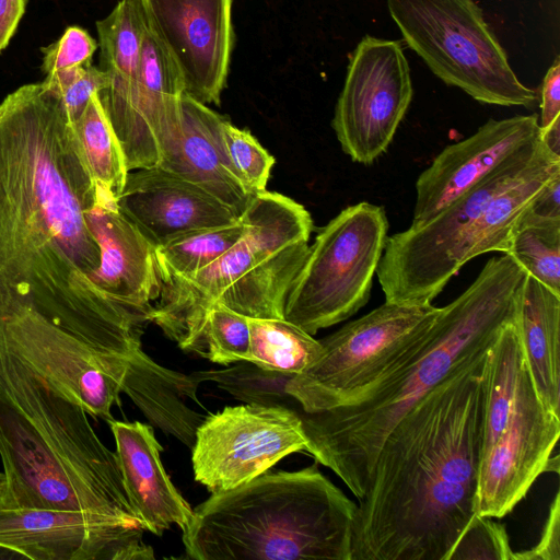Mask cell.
Returning a JSON list of instances; mask_svg holds the SVG:
<instances>
[{
  "label": "cell",
  "mask_w": 560,
  "mask_h": 560,
  "mask_svg": "<svg viewBox=\"0 0 560 560\" xmlns=\"http://www.w3.org/2000/svg\"><path fill=\"white\" fill-rule=\"evenodd\" d=\"M240 218L243 235L222 256L196 272L162 281L151 323L184 351L205 355L206 317L214 304L249 318H283L307 254L312 217L295 200L264 190Z\"/></svg>",
  "instance_id": "5"
},
{
  "label": "cell",
  "mask_w": 560,
  "mask_h": 560,
  "mask_svg": "<svg viewBox=\"0 0 560 560\" xmlns=\"http://www.w3.org/2000/svg\"><path fill=\"white\" fill-rule=\"evenodd\" d=\"M27 0H0V52L8 46L25 12Z\"/></svg>",
  "instance_id": "36"
},
{
  "label": "cell",
  "mask_w": 560,
  "mask_h": 560,
  "mask_svg": "<svg viewBox=\"0 0 560 560\" xmlns=\"http://www.w3.org/2000/svg\"><path fill=\"white\" fill-rule=\"evenodd\" d=\"M505 254L560 295V218H538L525 211Z\"/></svg>",
  "instance_id": "25"
},
{
  "label": "cell",
  "mask_w": 560,
  "mask_h": 560,
  "mask_svg": "<svg viewBox=\"0 0 560 560\" xmlns=\"http://www.w3.org/2000/svg\"><path fill=\"white\" fill-rule=\"evenodd\" d=\"M44 82L60 95L73 122L81 116L91 96L109 86L110 79L105 70L90 61L47 74Z\"/></svg>",
  "instance_id": "31"
},
{
  "label": "cell",
  "mask_w": 560,
  "mask_h": 560,
  "mask_svg": "<svg viewBox=\"0 0 560 560\" xmlns=\"http://www.w3.org/2000/svg\"><path fill=\"white\" fill-rule=\"evenodd\" d=\"M97 46L85 30L70 26L58 40L42 48V69L47 75L90 62Z\"/></svg>",
  "instance_id": "32"
},
{
  "label": "cell",
  "mask_w": 560,
  "mask_h": 560,
  "mask_svg": "<svg viewBox=\"0 0 560 560\" xmlns=\"http://www.w3.org/2000/svg\"><path fill=\"white\" fill-rule=\"evenodd\" d=\"M514 560H560V494L550 504L548 517L538 544L532 549L514 553Z\"/></svg>",
  "instance_id": "33"
},
{
  "label": "cell",
  "mask_w": 560,
  "mask_h": 560,
  "mask_svg": "<svg viewBox=\"0 0 560 560\" xmlns=\"http://www.w3.org/2000/svg\"><path fill=\"white\" fill-rule=\"evenodd\" d=\"M182 108L180 135L158 165L201 187L241 217L255 194L228 161L222 141L225 118L186 94Z\"/></svg>",
  "instance_id": "19"
},
{
  "label": "cell",
  "mask_w": 560,
  "mask_h": 560,
  "mask_svg": "<svg viewBox=\"0 0 560 560\" xmlns=\"http://www.w3.org/2000/svg\"><path fill=\"white\" fill-rule=\"evenodd\" d=\"M526 213L538 218H560V174L541 187Z\"/></svg>",
  "instance_id": "35"
},
{
  "label": "cell",
  "mask_w": 560,
  "mask_h": 560,
  "mask_svg": "<svg viewBox=\"0 0 560 560\" xmlns=\"http://www.w3.org/2000/svg\"><path fill=\"white\" fill-rule=\"evenodd\" d=\"M248 361L264 369L300 374L322 353L319 340L284 318H249Z\"/></svg>",
  "instance_id": "23"
},
{
  "label": "cell",
  "mask_w": 560,
  "mask_h": 560,
  "mask_svg": "<svg viewBox=\"0 0 560 560\" xmlns=\"http://www.w3.org/2000/svg\"><path fill=\"white\" fill-rule=\"evenodd\" d=\"M413 96L399 40L365 35L351 52L331 127L342 151L370 165L385 153Z\"/></svg>",
  "instance_id": "9"
},
{
  "label": "cell",
  "mask_w": 560,
  "mask_h": 560,
  "mask_svg": "<svg viewBox=\"0 0 560 560\" xmlns=\"http://www.w3.org/2000/svg\"><path fill=\"white\" fill-rule=\"evenodd\" d=\"M540 138L538 115L488 119L470 137L444 148L418 177L410 226L443 210L503 162Z\"/></svg>",
  "instance_id": "15"
},
{
  "label": "cell",
  "mask_w": 560,
  "mask_h": 560,
  "mask_svg": "<svg viewBox=\"0 0 560 560\" xmlns=\"http://www.w3.org/2000/svg\"><path fill=\"white\" fill-rule=\"evenodd\" d=\"M90 172L65 107L46 96L0 103V314L80 318L119 301L95 283Z\"/></svg>",
  "instance_id": "1"
},
{
  "label": "cell",
  "mask_w": 560,
  "mask_h": 560,
  "mask_svg": "<svg viewBox=\"0 0 560 560\" xmlns=\"http://www.w3.org/2000/svg\"><path fill=\"white\" fill-rule=\"evenodd\" d=\"M305 447L298 412L283 407L228 406L209 413L196 431L194 477L211 493L228 491Z\"/></svg>",
  "instance_id": "10"
},
{
  "label": "cell",
  "mask_w": 560,
  "mask_h": 560,
  "mask_svg": "<svg viewBox=\"0 0 560 560\" xmlns=\"http://www.w3.org/2000/svg\"><path fill=\"white\" fill-rule=\"evenodd\" d=\"M487 354L430 390L386 435L358 499L351 560L448 559L477 514Z\"/></svg>",
  "instance_id": "2"
},
{
  "label": "cell",
  "mask_w": 560,
  "mask_h": 560,
  "mask_svg": "<svg viewBox=\"0 0 560 560\" xmlns=\"http://www.w3.org/2000/svg\"><path fill=\"white\" fill-rule=\"evenodd\" d=\"M222 141L228 161L240 182L252 192L267 190L275 158L246 129L224 119Z\"/></svg>",
  "instance_id": "29"
},
{
  "label": "cell",
  "mask_w": 560,
  "mask_h": 560,
  "mask_svg": "<svg viewBox=\"0 0 560 560\" xmlns=\"http://www.w3.org/2000/svg\"><path fill=\"white\" fill-rule=\"evenodd\" d=\"M515 324L537 394L560 415V295L526 275L517 298Z\"/></svg>",
  "instance_id": "21"
},
{
  "label": "cell",
  "mask_w": 560,
  "mask_h": 560,
  "mask_svg": "<svg viewBox=\"0 0 560 560\" xmlns=\"http://www.w3.org/2000/svg\"><path fill=\"white\" fill-rule=\"evenodd\" d=\"M144 529L75 510L0 511V560H151Z\"/></svg>",
  "instance_id": "11"
},
{
  "label": "cell",
  "mask_w": 560,
  "mask_h": 560,
  "mask_svg": "<svg viewBox=\"0 0 560 560\" xmlns=\"http://www.w3.org/2000/svg\"><path fill=\"white\" fill-rule=\"evenodd\" d=\"M357 504L316 464L211 493L182 530L195 560H351Z\"/></svg>",
  "instance_id": "4"
},
{
  "label": "cell",
  "mask_w": 560,
  "mask_h": 560,
  "mask_svg": "<svg viewBox=\"0 0 560 560\" xmlns=\"http://www.w3.org/2000/svg\"><path fill=\"white\" fill-rule=\"evenodd\" d=\"M540 138L550 151L560 155V116L548 127L540 129Z\"/></svg>",
  "instance_id": "37"
},
{
  "label": "cell",
  "mask_w": 560,
  "mask_h": 560,
  "mask_svg": "<svg viewBox=\"0 0 560 560\" xmlns=\"http://www.w3.org/2000/svg\"><path fill=\"white\" fill-rule=\"evenodd\" d=\"M5 497V477L3 471H0V511L4 509Z\"/></svg>",
  "instance_id": "38"
},
{
  "label": "cell",
  "mask_w": 560,
  "mask_h": 560,
  "mask_svg": "<svg viewBox=\"0 0 560 560\" xmlns=\"http://www.w3.org/2000/svg\"><path fill=\"white\" fill-rule=\"evenodd\" d=\"M199 383L156 363L142 347L132 354L122 393L132 400L151 424L176 438L191 450L196 431L209 415L195 411L187 400L197 402Z\"/></svg>",
  "instance_id": "20"
},
{
  "label": "cell",
  "mask_w": 560,
  "mask_h": 560,
  "mask_svg": "<svg viewBox=\"0 0 560 560\" xmlns=\"http://www.w3.org/2000/svg\"><path fill=\"white\" fill-rule=\"evenodd\" d=\"M526 271L508 254L490 258L472 283L385 373L335 407L298 415L305 451L360 499L377 452L396 423L452 373L485 355L515 320Z\"/></svg>",
  "instance_id": "3"
},
{
  "label": "cell",
  "mask_w": 560,
  "mask_h": 560,
  "mask_svg": "<svg viewBox=\"0 0 560 560\" xmlns=\"http://www.w3.org/2000/svg\"><path fill=\"white\" fill-rule=\"evenodd\" d=\"M72 124L95 183L118 198L129 171L98 93L91 96L81 116Z\"/></svg>",
  "instance_id": "24"
},
{
  "label": "cell",
  "mask_w": 560,
  "mask_h": 560,
  "mask_svg": "<svg viewBox=\"0 0 560 560\" xmlns=\"http://www.w3.org/2000/svg\"><path fill=\"white\" fill-rule=\"evenodd\" d=\"M540 116H538L539 128L548 127L560 116V59L556 57L548 69L541 85L539 96Z\"/></svg>",
  "instance_id": "34"
},
{
  "label": "cell",
  "mask_w": 560,
  "mask_h": 560,
  "mask_svg": "<svg viewBox=\"0 0 560 560\" xmlns=\"http://www.w3.org/2000/svg\"><path fill=\"white\" fill-rule=\"evenodd\" d=\"M127 497L145 530L162 536L173 525L183 530L194 510L171 481L161 460L162 446L151 425L108 421Z\"/></svg>",
  "instance_id": "18"
},
{
  "label": "cell",
  "mask_w": 560,
  "mask_h": 560,
  "mask_svg": "<svg viewBox=\"0 0 560 560\" xmlns=\"http://www.w3.org/2000/svg\"><path fill=\"white\" fill-rule=\"evenodd\" d=\"M441 307L385 301L320 339L322 353L288 392L306 412L328 409L377 380L433 325Z\"/></svg>",
  "instance_id": "8"
},
{
  "label": "cell",
  "mask_w": 560,
  "mask_h": 560,
  "mask_svg": "<svg viewBox=\"0 0 560 560\" xmlns=\"http://www.w3.org/2000/svg\"><path fill=\"white\" fill-rule=\"evenodd\" d=\"M186 95L220 104L233 49L232 0H138Z\"/></svg>",
  "instance_id": "14"
},
{
  "label": "cell",
  "mask_w": 560,
  "mask_h": 560,
  "mask_svg": "<svg viewBox=\"0 0 560 560\" xmlns=\"http://www.w3.org/2000/svg\"><path fill=\"white\" fill-rule=\"evenodd\" d=\"M185 94L179 70L148 26L136 82L98 93L129 172L158 165L173 148L182 131Z\"/></svg>",
  "instance_id": "12"
},
{
  "label": "cell",
  "mask_w": 560,
  "mask_h": 560,
  "mask_svg": "<svg viewBox=\"0 0 560 560\" xmlns=\"http://www.w3.org/2000/svg\"><path fill=\"white\" fill-rule=\"evenodd\" d=\"M387 232L378 205L362 201L341 210L308 245L283 318L315 335L354 315L370 300Z\"/></svg>",
  "instance_id": "7"
},
{
  "label": "cell",
  "mask_w": 560,
  "mask_h": 560,
  "mask_svg": "<svg viewBox=\"0 0 560 560\" xmlns=\"http://www.w3.org/2000/svg\"><path fill=\"white\" fill-rule=\"evenodd\" d=\"M205 358L218 364L248 361L250 328L248 317L222 304H214L205 324Z\"/></svg>",
  "instance_id": "28"
},
{
  "label": "cell",
  "mask_w": 560,
  "mask_h": 560,
  "mask_svg": "<svg viewBox=\"0 0 560 560\" xmlns=\"http://www.w3.org/2000/svg\"><path fill=\"white\" fill-rule=\"evenodd\" d=\"M241 218L234 223L177 236L155 248L162 281L196 272L222 256L243 235Z\"/></svg>",
  "instance_id": "27"
},
{
  "label": "cell",
  "mask_w": 560,
  "mask_h": 560,
  "mask_svg": "<svg viewBox=\"0 0 560 560\" xmlns=\"http://www.w3.org/2000/svg\"><path fill=\"white\" fill-rule=\"evenodd\" d=\"M404 42L445 84L490 105L534 108L537 91L522 83L475 0H386Z\"/></svg>",
  "instance_id": "6"
},
{
  "label": "cell",
  "mask_w": 560,
  "mask_h": 560,
  "mask_svg": "<svg viewBox=\"0 0 560 560\" xmlns=\"http://www.w3.org/2000/svg\"><path fill=\"white\" fill-rule=\"evenodd\" d=\"M102 69L110 79L104 91H121L138 77L143 39L148 30L138 0H120L113 11L96 22Z\"/></svg>",
  "instance_id": "22"
},
{
  "label": "cell",
  "mask_w": 560,
  "mask_h": 560,
  "mask_svg": "<svg viewBox=\"0 0 560 560\" xmlns=\"http://www.w3.org/2000/svg\"><path fill=\"white\" fill-rule=\"evenodd\" d=\"M559 435L560 415L540 399L524 363L508 422L481 456L477 514H509L546 470Z\"/></svg>",
  "instance_id": "13"
},
{
  "label": "cell",
  "mask_w": 560,
  "mask_h": 560,
  "mask_svg": "<svg viewBox=\"0 0 560 560\" xmlns=\"http://www.w3.org/2000/svg\"><path fill=\"white\" fill-rule=\"evenodd\" d=\"M117 205L155 247L240 219L236 211L201 187L159 165L130 171Z\"/></svg>",
  "instance_id": "16"
},
{
  "label": "cell",
  "mask_w": 560,
  "mask_h": 560,
  "mask_svg": "<svg viewBox=\"0 0 560 560\" xmlns=\"http://www.w3.org/2000/svg\"><path fill=\"white\" fill-rule=\"evenodd\" d=\"M191 377L199 384L212 382L235 399L267 407H283L298 412L299 401L288 392L293 374L264 369L249 361L220 370L195 371Z\"/></svg>",
  "instance_id": "26"
},
{
  "label": "cell",
  "mask_w": 560,
  "mask_h": 560,
  "mask_svg": "<svg viewBox=\"0 0 560 560\" xmlns=\"http://www.w3.org/2000/svg\"><path fill=\"white\" fill-rule=\"evenodd\" d=\"M89 221L101 249L98 288L120 302L152 306L162 289L156 247L119 210L117 198L97 184Z\"/></svg>",
  "instance_id": "17"
},
{
  "label": "cell",
  "mask_w": 560,
  "mask_h": 560,
  "mask_svg": "<svg viewBox=\"0 0 560 560\" xmlns=\"http://www.w3.org/2000/svg\"><path fill=\"white\" fill-rule=\"evenodd\" d=\"M514 553L504 525L476 514L447 560H514Z\"/></svg>",
  "instance_id": "30"
}]
</instances>
